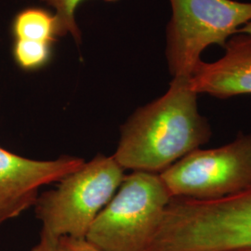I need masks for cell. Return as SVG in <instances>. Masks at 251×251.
<instances>
[{
    "instance_id": "obj_6",
    "label": "cell",
    "mask_w": 251,
    "mask_h": 251,
    "mask_svg": "<svg viewBox=\"0 0 251 251\" xmlns=\"http://www.w3.org/2000/svg\"><path fill=\"white\" fill-rule=\"evenodd\" d=\"M172 198L217 200L251 184V133L211 149L198 148L159 173Z\"/></svg>"
},
{
    "instance_id": "obj_14",
    "label": "cell",
    "mask_w": 251,
    "mask_h": 251,
    "mask_svg": "<svg viewBox=\"0 0 251 251\" xmlns=\"http://www.w3.org/2000/svg\"><path fill=\"white\" fill-rule=\"evenodd\" d=\"M236 34H249L251 35V21L246 24L244 26L237 30Z\"/></svg>"
},
{
    "instance_id": "obj_15",
    "label": "cell",
    "mask_w": 251,
    "mask_h": 251,
    "mask_svg": "<svg viewBox=\"0 0 251 251\" xmlns=\"http://www.w3.org/2000/svg\"><path fill=\"white\" fill-rule=\"evenodd\" d=\"M251 251V249H249V250H245V251Z\"/></svg>"
},
{
    "instance_id": "obj_5",
    "label": "cell",
    "mask_w": 251,
    "mask_h": 251,
    "mask_svg": "<svg viewBox=\"0 0 251 251\" xmlns=\"http://www.w3.org/2000/svg\"><path fill=\"white\" fill-rule=\"evenodd\" d=\"M166 60L173 77H191L206 48H225L228 39L251 21V2L236 0H170Z\"/></svg>"
},
{
    "instance_id": "obj_11",
    "label": "cell",
    "mask_w": 251,
    "mask_h": 251,
    "mask_svg": "<svg viewBox=\"0 0 251 251\" xmlns=\"http://www.w3.org/2000/svg\"><path fill=\"white\" fill-rule=\"evenodd\" d=\"M54 9L59 24L60 37L71 36L76 44H80L82 35L75 18L76 9L85 0H40ZM116 2L118 0H104Z\"/></svg>"
},
{
    "instance_id": "obj_3",
    "label": "cell",
    "mask_w": 251,
    "mask_h": 251,
    "mask_svg": "<svg viewBox=\"0 0 251 251\" xmlns=\"http://www.w3.org/2000/svg\"><path fill=\"white\" fill-rule=\"evenodd\" d=\"M126 177L114 155L98 154L40 194L35 204L42 233L57 239L86 238L90 226Z\"/></svg>"
},
{
    "instance_id": "obj_13",
    "label": "cell",
    "mask_w": 251,
    "mask_h": 251,
    "mask_svg": "<svg viewBox=\"0 0 251 251\" xmlns=\"http://www.w3.org/2000/svg\"><path fill=\"white\" fill-rule=\"evenodd\" d=\"M30 251H61L59 239L41 232L40 240Z\"/></svg>"
},
{
    "instance_id": "obj_10",
    "label": "cell",
    "mask_w": 251,
    "mask_h": 251,
    "mask_svg": "<svg viewBox=\"0 0 251 251\" xmlns=\"http://www.w3.org/2000/svg\"><path fill=\"white\" fill-rule=\"evenodd\" d=\"M53 44L27 39H14L12 56L21 69L27 72L38 71L50 63Z\"/></svg>"
},
{
    "instance_id": "obj_7",
    "label": "cell",
    "mask_w": 251,
    "mask_h": 251,
    "mask_svg": "<svg viewBox=\"0 0 251 251\" xmlns=\"http://www.w3.org/2000/svg\"><path fill=\"white\" fill-rule=\"evenodd\" d=\"M84 163L71 155L36 160L0 146V225L35 206L42 186L59 182Z\"/></svg>"
},
{
    "instance_id": "obj_4",
    "label": "cell",
    "mask_w": 251,
    "mask_h": 251,
    "mask_svg": "<svg viewBox=\"0 0 251 251\" xmlns=\"http://www.w3.org/2000/svg\"><path fill=\"white\" fill-rule=\"evenodd\" d=\"M159 174L132 171L86 236L104 251H145L171 200Z\"/></svg>"
},
{
    "instance_id": "obj_2",
    "label": "cell",
    "mask_w": 251,
    "mask_h": 251,
    "mask_svg": "<svg viewBox=\"0 0 251 251\" xmlns=\"http://www.w3.org/2000/svg\"><path fill=\"white\" fill-rule=\"evenodd\" d=\"M251 249V184L217 200L171 198L145 251Z\"/></svg>"
},
{
    "instance_id": "obj_12",
    "label": "cell",
    "mask_w": 251,
    "mask_h": 251,
    "mask_svg": "<svg viewBox=\"0 0 251 251\" xmlns=\"http://www.w3.org/2000/svg\"><path fill=\"white\" fill-rule=\"evenodd\" d=\"M59 245L61 251H104L86 238L64 236L59 238Z\"/></svg>"
},
{
    "instance_id": "obj_1",
    "label": "cell",
    "mask_w": 251,
    "mask_h": 251,
    "mask_svg": "<svg viewBox=\"0 0 251 251\" xmlns=\"http://www.w3.org/2000/svg\"><path fill=\"white\" fill-rule=\"evenodd\" d=\"M189 77H173L168 90L138 108L121 127L114 157L125 170L161 173L206 144L212 130L199 112Z\"/></svg>"
},
{
    "instance_id": "obj_9",
    "label": "cell",
    "mask_w": 251,
    "mask_h": 251,
    "mask_svg": "<svg viewBox=\"0 0 251 251\" xmlns=\"http://www.w3.org/2000/svg\"><path fill=\"white\" fill-rule=\"evenodd\" d=\"M14 39H27L54 44L60 37L56 15L44 8L30 7L21 10L12 22Z\"/></svg>"
},
{
    "instance_id": "obj_8",
    "label": "cell",
    "mask_w": 251,
    "mask_h": 251,
    "mask_svg": "<svg viewBox=\"0 0 251 251\" xmlns=\"http://www.w3.org/2000/svg\"><path fill=\"white\" fill-rule=\"evenodd\" d=\"M224 49L219 60L198 64L190 77L192 89L223 100L251 94V35L235 34Z\"/></svg>"
}]
</instances>
